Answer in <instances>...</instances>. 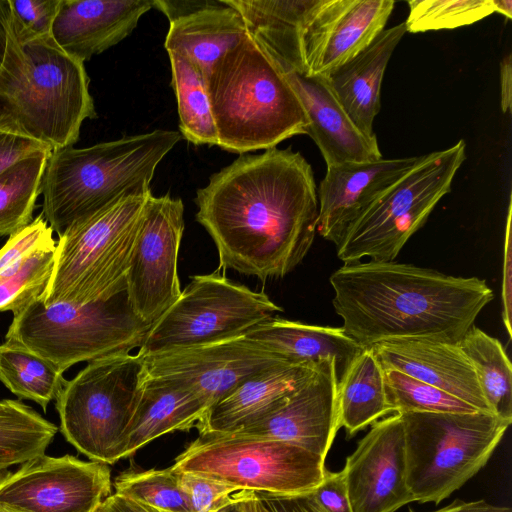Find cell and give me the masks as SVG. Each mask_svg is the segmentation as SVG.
Listing matches in <instances>:
<instances>
[{"instance_id":"cell-24","label":"cell","mask_w":512,"mask_h":512,"mask_svg":"<svg viewBox=\"0 0 512 512\" xmlns=\"http://www.w3.org/2000/svg\"><path fill=\"white\" fill-rule=\"evenodd\" d=\"M405 33L404 22L382 30L364 50L323 76L349 118L367 136H376L373 123L380 111L384 73Z\"/></svg>"},{"instance_id":"cell-3","label":"cell","mask_w":512,"mask_h":512,"mask_svg":"<svg viewBox=\"0 0 512 512\" xmlns=\"http://www.w3.org/2000/svg\"><path fill=\"white\" fill-rule=\"evenodd\" d=\"M84 63L51 35L18 43L8 34L0 66V131L52 150L73 146L86 119L97 117Z\"/></svg>"},{"instance_id":"cell-38","label":"cell","mask_w":512,"mask_h":512,"mask_svg":"<svg viewBox=\"0 0 512 512\" xmlns=\"http://www.w3.org/2000/svg\"><path fill=\"white\" fill-rule=\"evenodd\" d=\"M62 0H9V33L18 43L51 35Z\"/></svg>"},{"instance_id":"cell-42","label":"cell","mask_w":512,"mask_h":512,"mask_svg":"<svg viewBox=\"0 0 512 512\" xmlns=\"http://www.w3.org/2000/svg\"><path fill=\"white\" fill-rule=\"evenodd\" d=\"M511 217H512V201L509 199L504 248H503V269H502V320L509 337H512V237H511Z\"/></svg>"},{"instance_id":"cell-34","label":"cell","mask_w":512,"mask_h":512,"mask_svg":"<svg viewBox=\"0 0 512 512\" xmlns=\"http://www.w3.org/2000/svg\"><path fill=\"white\" fill-rule=\"evenodd\" d=\"M115 493L166 512H193L179 473L171 468L130 470L114 481Z\"/></svg>"},{"instance_id":"cell-39","label":"cell","mask_w":512,"mask_h":512,"mask_svg":"<svg viewBox=\"0 0 512 512\" xmlns=\"http://www.w3.org/2000/svg\"><path fill=\"white\" fill-rule=\"evenodd\" d=\"M178 473L180 484L189 497L193 512H218L254 495V491L244 490L214 479L187 472Z\"/></svg>"},{"instance_id":"cell-18","label":"cell","mask_w":512,"mask_h":512,"mask_svg":"<svg viewBox=\"0 0 512 512\" xmlns=\"http://www.w3.org/2000/svg\"><path fill=\"white\" fill-rule=\"evenodd\" d=\"M337 384L336 361L326 359L278 408L248 426L224 434L285 441L325 459L340 429Z\"/></svg>"},{"instance_id":"cell-29","label":"cell","mask_w":512,"mask_h":512,"mask_svg":"<svg viewBox=\"0 0 512 512\" xmlns=\"http://www.w3.org/2000/svg\"><path fill=\"white\" fill-rule=\"evenodd\" d=\"M171 85L177 100L179 133L194 145L218 146L207 84L199 67L186 55L168 52Z\"/></svg>"},{"instance_id":"cell-49","label":"cell","mask_w":512,"mask_h":512,"mask_svg":"<svg viewBox=\"0 0 512 512\" xmlns=\"http://www.w3.org/2000/svg\"><path fill=\"white\" fill-rule=\"evenodd\" d=\"M238 507L241 512H275L259 492H254L253 496L238 503Z\"/></svg>"},{"instance_id":"cell-23","label":"cell","mask_w":512,"mask_h":512,"mask_svg":"<svg viewBox=\"0 0 512 512\" xmlns=\"http://www.w3.org/2000/svg\"><path fill=\"white\" fill-rule=\"evenodd\" d=\"M317 366L278 362L247 378L210 406L197 422L199 435L234 432L278 408L303 386Z\"/></svg>"},{"instance_id":"cell-43","label":"cell","mask_w":512,"mask_h":512,"mask_svg":"<svg viewBox=\"0 0 512 512\" xmlns=\"http://www.w3.org/2000/svg\"><path fill=\"white\" fill-rule=\"evenodd\" d=\"M46 150L53 151L38 141L0 131V174L22 159Z\"/></svg>"},{"instance_id":"cell-14","label":"cell","mask_w":512,"mask_h":512,"mask_svg":"<svg viewBox=\"0 0 512 512\" xmlns=\"http://www.w3.org/2000/svg\"><path fill=\"white\" fill-rule=\"evenodd\" d=\"M111 494L107 464L40 455L0 472V502L23 512H94Z\"/></svg>"},{"instance_id":"cell-31","label":"cell","mask_w":512,"mask_h":512,"mask_svg":"<svg viewBox=\"0 0 512 512\" xmlns=\"http://www.w3.org/2000/svg\"><path fill=\"white\" fill-rule=\"evenodd\" d=\"M58 427L19 400H0V468L45 454Z\"/></svg>"},{"instance_id":"cell-11","label":"cell","mask_w":512,"mask_h":512,"mask_svg":"<svg viewBox=\"0 0 512 512\" xmlns=\"http://www.w3.org/2000/svg\"><path fill=\"white\" fill-rule=\"evenodd\" d=\"M325 459L298 445L226 434L199 435L171 468L244 490L278 496L311 492L322 480Z\"/></svg>"},{"instance_id":"cell-35","label":"cell","mask_w":512,"mask_h":512,"mask_svg":"<svg viewBox=\"0 0 512 512\" xmlns=\"http://www.w3.org/2000/svg\"><path fill=\"white\" fill-rule=\"evenodd\" d=\"M384 379L387 398L395 413L479 411L459 398L402 372L386 369Z\"/></svg>"},{"instance_id":"cell-27","label":"cell","mask_w":512,"mask_h":512,"mask_svg":"<svg viewBox=\"0 0 512 512\" xmlns=\"http://www.w3.org/2000/svg\"><path fill=\"white\" fill-rule=\"evenodd\" d=\"M169 23L167 52L189 57L206 80L216 62L248 33L241 15L225 0H205L201 7Z\"/></svg>"},{"instance_id":"cell-41","label":"cell","mask_w":512,"mask_h":512,"mask_svg":"<svg viewBox=\"0 0 512 512\" xmlns=\"http://www.w3.org/2000/svg\"><path fill=\"white\" fill-rule=\"evenodd\" d=\"M325 512H352L343 471L325 470L321 482L310 492Z\"/></svg>"},{"instance_id":"cell-48","label":"cell","mask_w":512,"mask_h":512,"mask_svg":"<svg viewBox=\"0 0 512 512\" xmlns=\"http://www.w3.org/2000/svg\"><path fill=\"white\" fill-rule=\"evenodd\" d=\"M10 5L9 0H0V66L3 62L9 34Z\"/></svg>"},{"instance_id":"cell-45","label":"cell","mask_w":512,"mask_h":512,"mask_svg":"<svg viewBox=\"0 0 512 512\" xmlns=\"http://www.w3.org/2000/svg\"><path fill=\"white\" fill-rule=\"evenodd\" d=\"M94 512H158L157 509L120 496L110 494Z\"/></svg>"},{"instance_id":"cell-12","label":"cell","mask_w":512,"mask_h":512,"mask_svg":"<svg viewBox=\"0 0 512 512\" xmlns=\"http://www.w3.org/2000/svg\"><path fill=\"white\" fill-rule=\"evenodd\" d=\"M281 311L265 293L233 282L219 270L195 275L152 324L137 354L144 357L244 336Z\"/></svg>"},{"instance_id":"cell-4","label":"cell","mask_w":512,"mask_h":512,"mask_svg":"<svg viewBox=\"0 0 512 512\" xmlns=\"http://www.w3.org/2000/svg\"><path fill=\"white\" fill-rule=\"evenodd\" d=\"M182 139L151 132L53 150L42 178L43 216L58 236L127 195L151 191L157 166Z\"/></svg>"},{"instance_id":"cell-30","label":"cell","mask_w":512,"mask_h":512,"mask_svg":"<svg viewBox=\"0 0 512 512\" xmlns=\"http://www.w3.org/2000/svg\"><path fill=\"white\" fill-rule=\"evenodd\" d=\"M458 345L471 361L492 413L512 423V366L501 342L473 325Z\"/></svg>"},{"instance_id":"cell-20","label":"cell","mask_w":512,"mask_h":512,"mask_svg":"<svg viewBox=\"0 0 512 512\" xmlns=\"http://www.w3.org/2000/svg\"><path fill=\"white\" fill-rule=\"evenodd\" d=\"M370 348L383 370L402 372L459 398L479 411L492 413L475 369L458 344L405 339L380 342Z\"/></svg>"},{"instance_id":"cell-37","label":"cell","mask_w":512,"mask_h":512,"mask_svg":"<svg viewBox=\"0 0 512 512\" xmlns=\"http://www.w3.org/2000/svg\"><path fill=\"white\" fill-rule=\"evenodd\" d=\"M56 244L36 250L0 278V311L16 313L32 299L42 296L53 271Z\"/></svg>"},{"instance_id":"cell-19","label":"cell","mask_w":512,"mask_h":512,"mask_svg":"<svg viewBox=\"0 0 512 512\" xmlns=\"http://www.w3.org/2000/svg\"><path fill=\"white\" fill-rule=\"evenodd\" d=\"M425 155L326 166L317 190V232L337 247L349 226Z\"/></svg>"},{"instance_id":"cell-7","label":"cell","mask_w":512,"mask_h":512,"mask_svg":"<svg viewBox=\"0 0 512 512\" xmlns=\"http://www.w3.org/2000/svg\"><path fill=\"white\" fill-rule=\"evenodd\" d=\"M151 194L123 196L59 237L53 271L41 296L44 305L87 304L126 290V275Z\"/></svg>"},{"instance_id":"cell-44","label":"cell","mask_w":512,"mask_h":512,"mask_svg":"<svg viewBox=\"0 0 512 512\" xmlns=\"http://www.w3.org/2000/svg\"><path fill=\"white\" fill-rule=\"evenodd\" d=\"M275 512H325L313 499L310 492L293 496H278L260 493Z\"/></svg>"},{"instance_id":"cell-40","label":"cell","mask_w":512,"mask_h":512,"mask_svg":"<svg viewBox=\"0 0 512 512\" xmlns=\"http://www.w3.org/2000/svg\"><path fill=\"white\" fill-rule=\"evenodd\" d=\"M54 242L52 228L43 214L38 215L29 225L9 236L0 249V278L18 267L30 254Z\"/></svg>"},{"instance_id":"cell-46","label":"cell","mask_w":512,"mask_h":512,"mask_svg":"<svg viewBox=\"0 0 512 512\" xmlns=\"http://www.w3.org/2000/svg\"><path fill=\"white\" fill-rule=\"evenodd\" d=\"M410 512H415L409 508ZM432 512H512L510 507L492 505L485 500L463 501L456 499L449 505Z\"/></svg>"},{"instance_id":"cell-28","label":"cell","mask_w":512,"mask_h":512,"mask_svg":"<svg viewBox=\"0 0 512 512\" xmlns=\"http://www.w3.org/2000/svg\"><path fill=\"white\" fill-rule=\"evenodd\" d=\"M339 427L347 438L393 412L388 401L384 370L371 348L353 360L337 384Z\"/></svg>"},{"instance_id":"cell-21","label":"cell","mask_w":512,"mask_h":512,"mask_svg":"<svg viewBox=\"0 0 512 512\" xmlns=\"http://www.w3.org/2000/svg\"><path fill=\"white\" fill-rule=\"evenodd\" d=\"M152 8L153 0H62L51 37L84 63L129 36Z\"/></svg>"},{"instance_id":"cell-5","label":"cell","mask_w":512,"mask_h":512,"mask_svg":"<svg viewBox=\"0 0 512 512\" xmlns=\"http://www.w3.org/2000/svg\"><path fill=\"white\" fill-rule=\"evenodd\" d=\"M206 84L223 150L248 154L307 134L309 121L300 99L249 32L216 62Z\"/></svg>"},{"instance_id":"cell-51","label":"cell","mask_w":512,"mask_h":512,"mask_svg":"<svg viewBox=\"0 0 512 512\" xmlns=\"http://www.w3.org/2000/svg\"><path fill=\"white\" fill-rule=\"evenodd\" d=\"M0 512H23L17 508H14L8 504L0 502Z\"/></svg>"},{"instance_id":"cell-17","label":"cell","mask_w":512,"mask_h":512,"mask_svg":"<svg viewBox=\"0 0 512 512\" xmlns=\"http://www.w3.org/2000/svg\"><path fill=\"white\" fill-rule=\"evenodd\" d=\"M342 471L352 512H395L413 502L401 415L372 424Z\"/></svg>"},{"instance_id":"cell-9","label":"cell","mask_w":512,"mask_h":512,"mask_svg":"<svg viewBox=\"0 0 512 512\" xmlns=\"http://www.w3.org/2000/svg\"><path fill=\"white\" fill-rule=\"evenodd\" d=\"M466 159L463 139L424 159L380 194L349 226L337 246L344 263L394 261L408 239L427 221L437 203L451 191Z\"/></svg>"},{"instance_id":"cell-32","label":"cell","mask_w":512,"mask_h":512,"mask_svg":"<svg viewBox=\"0 0 512 512\" xmlns=\"http://www.w3.org/2000/svg\"><path fill=\"white\" fill-rule=\"evenodd\" d=\"M0 381L13 394L36 402L46 412L66 380L49 361L22 346L4 342L0 344Z\"/></svg>"},{"instance_id":"cell-52","label":"cell","mask_w":512,"mask_h":512,"mask_svg":"<svg viewBox=\"0 0 512 512\" xmlns=\"http://www.w3.org/2000/svg\"><path fill=\"white\" fill-rule=\"evenodd\" d=\"M218 512H241V511L238 507V504H233V505L227 506V507L219 510Z\"/></svg>"},{"instance_id":"cell-10","label":"cell","mask_w":512,"mask_h":512,"mask_svg":"<svg viewBox=\"0 0 512 512\" xmlns=\"http://www.w3.org/2000/svg\"><path fill=\"white\" fill-rule=\"evenodd\" d=\"M146 378L143 358L121 353L88 362L56 400L60 430L92 461L121 458L124 432Z\"/></svg>"},{"instance_id":"cell-22","label":"cell","mask_w":512,"mask_h":512,"mask_svg":"<svg viewBox=\"0 0 512 512\" xmlns=\"http://www.w3.org/2000/svg\"><path fill=\"white\" fill-rule=\"evenodd\" d=\"M282 71L302 103L309 121L307 135L326 166L383 158L376 136H367L355 126L323 76Z\"/></svg>"},{"instance_id":"cell-47","label":"cell","mask_w":512,"mask_h":512,"mask_svg":"<svg viewBox=\"0 0 512 512\" xmlns=\"http://www.w3.org/2000/svg\"><path fill=\"white\" fill-rule=\"evenodd\" d=\"M512 105V56L506 55L500 62V107L508 113Z\"/></svg>"},{"instance_id":"cell-50","label":"cell","mask_w":512,"mask_h":512,"mask_svg":"<svg viewBox=\"0 0 512 512\" xmlns=\"http://www.w3.org/2000/svg\"><path fill=\"white\" fill-rule=\"evenodd\" d=\"M494 10L508 19H512V1L511 0H493Z\"/></svg>"},{"instance_id":"cell-15","label":"cell","mask_w":512,"mask_h":512,"mask_svg":"<svg viewBox=\"0 0 512 512\" xmlns=\"http://www.w3.org/2000/svg\"><path fill=\"white\" fill-rule=\"evenodd\" d=\"M142 358L148 376L186 385L201 399L206 410L247 378L286 361L245 335Z\"/></svg>"},{"instance_id":"cell-54","label":"cell","mask_w":512,"mask_h":512,"mask_svg":"<svg viewBox=\"0 0 512 512\" xmlns=\"http://www.w3.org/2000/svg\"><path fill=\"white\" fill-rule=\"evenodd\" d=\"M3 471L1 468H0V472Z\"/></svg>"},{"instance_id":"cell-6","label":"cell","mask_w":512,"mask_h":512,"mask_svg":"<svg viewBox=\"0 0 512 512\" xmlns=\"http://www.w3.org/2000/svg\"><path fill=\"white\" fill-rule=\"evenodd\" d=\"M151 326L134 313L126 290L87 304L44 305L37 297L13 313L5 342L28 349L63 373L79 362L140 348Z\"/></svg>"},{"instance_id":"cell-8","label":"cell","mask_w":512,"mask_h":512,"mask_svg":"<svg viewBox=\"0 0 512 512\" xmlns=\"http://www.w3.org/2000/svg\"><path fill=\"white\" fill-rule=\"evenodd\" d=\"M414 501L439 504L488 462L511 423L492 413H399Z\"/></svg>"},{"instance_id":"cell-33","label":"cell","mask_w":512,"mask_h":512,"mask_svg":"<svg viewBox=\"0 0 512 512\" xmlns=\"http://www.w3.org/2000/svg\"><path fill=\"white\" fill-rule=\"evenodd\" d=\"M51 152L28 156L0 174V236H11L32 222Z\"/></svg>"},{"instance_id":"cell-25","label":"cell","mask_w":512,"mask_h":512,"mask_svg":"<svg viewBox=\"0 0 512 512\" xmlns=\"http://www.w3.org/2000/svg\"><path fill=\"white\" fill-rule=\"evenodd\" d=\"M205 411L204 403L186 385L146 374L124 432L121 458L165 434L190 430Z\"/></svg>"},{"instance_id":"cell-53","label":"cell","mask_w":512,"mask_h":512,"mask_svg":"<svg viewBox=\"0 0 512 512\" xmlns=\"http://www.w3.org/2000/svg\"><path fill=\"white\" fill-rule=\"evenodd\" d=\"M155 509H156V508H155ZM157 511H158V512H166V511H162V510H158V509H157Z\"/></svg>"},{"instance_id":"cell-2","label":"cell","mask_w":512,"mask_h":512,"mask_svg":"<svg viewBox=\"0 0 512 512\" xmlns=\"http://www.w3.org/2000/svg\"><path fill=\"white\" fill-rule=\"evenodd\" d=\"M329 282L341 328L363 348L405 339L458 344L494 297L478 277L395 261L344 263Z\"/></svg>"},{"instance_id":"cell-16","label":"cell","mask_w":512,"mask_h":512,"mask_svg":"<svg viewBox=\"0 0 512 512\" xmlns=\"http://www.w3.org/2000/svg\"><path fill=\"white\" fill-rule=\"evenodd\" d=\"M394 0H311L299 37L303 73L326 76L385 29Z\"/></svg>"},{"instance_id":"cell-36","label":"cell","mask_w":512,"mask_h":512,"mask_svg":"<svg viewBox=\"0 0 512 512\" xmlns=\"http://www.w3.org/2000/svg\"><path fill=\"white\" fill-rule=\"evenodd\" d=\"M406 32L422 33L474 24L495 12L493 0H411Z\"/></svg>"},{"instance_id":"cell-1","label":"cell","mask_w":512,"mask_h":512,"mask_svg":"<svg viewBox=\"0 0 512 512\" xmlns=\"http://www.w3.org/2000/svg\"><path fill=\"white\" fill-rule=\"evenodd\" d=\"M195 203L219 266L262 280L296 268L317 231L314 173L291 148L240 155L210 176Z\"/></svg>"},{"instance_id":"cell-26","label":"cell","mask_w":512,"mask_h":512,"mask_svg":"<svg viewBox=\"0 0 512 512\" xmlns=\"http://www.w3.org/2000/svg\"><path fill=\"white\" fill-rule=\"evenodd\" d=\"M286 361L317 366L326 359L336 361L339 380L362 346L345 334L341 327L319 326L272 317L246 335Z\"/></svg>"},{"instance_id":"cell-13","label":"cell","mask_w":512,"mask_h":512,"mask_svg":"<svg viewBox=\"0 0 512 512\" xmlns=\"http://www.w3.org/2000/svg\"><path fill=\"white\" fill-rule=\"evenodd\" d=\"M184 231V205L166 194L149 196L126 275L134 313L153 324L181 294L177 261Z\"/></svg>"}]
</instances>
